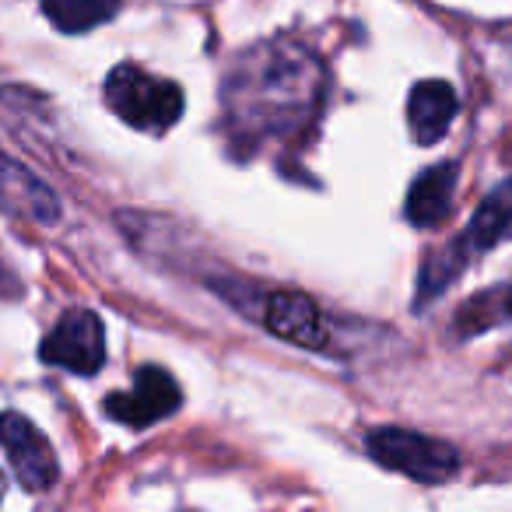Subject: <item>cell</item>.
<instances>
[{
  "label": "cell",
  "instance_id": "6da1fadb",
  "mask_svg": "<svg viewBox=\"0 0 512 512\" xmlns=\"http://www.w3.org/2000/svg\"><path fill=\"white\" fill-rule=\"evenodd\" d=\"M327 71L309 46L267 39L246 50L221 85L225 134L235 148L256 151L267 141L306 130L323 102Z\"/></svg>",
  "mask_w": 512,
  "mask_h": 512
},
{
  "label": "cell",
  "instance_id": "7a4b0ae2",
  "mask_svg": "<svg viewBox=\"0 0 512 512\" xmlns=\"http://www.w3.org/2000/svg\"><path fill=\"white\" fill-rule=\"evenodd\" d=\"M106 106L120 116L127 127L144 134H162L176 127L186 109L183 88L137 64H116L106 78Z\"/></svg>",
  "mask_w": 512,
  "mask_h": 512
},
{
  "label": "cell",
  "instance_id": "3957f363",
  "mask_svg": "<svg viewBox=\"0 0 512 512\" xmlns=\"http://www.w3.org/2000/svg\"><path fill=\"white\" fill-rule=\"evenodd\" d=\"M365 446L379 467L418 484H446L460 474V453L449 442L411 432V428H376Z\"/></svg>",
  "mask_w": 512,
  "mask_h": 512
},
{
  "label": "cell",
  "instance_id": "277c9868",
  "mask_svg": "<svg viewBox=\"0 0 512 512\" xmlns=\"http://www.w3.org/2000/svg\"><path fill=\"white\" fill-rule=\"evenodd\" d=\"M39 358L74 376H95L106 365V327L92 309H71L60 323L43 337Z\"/></svg>",
  "mask_w": 512,
  "mask_h": 512
},
{
  "label": "cell",
  "instance_id": "5b68a950",
  "mask_svg": "<svg viewBox=\"0 0 512 512\" xmlns=\"http://www.w3.org/2000/svg\"><path fill=\"white\" fill-rule=\"evenodd\" d=\"M183 407V390H179L176 376L162 365H141L134 379V390L109 393L106 414L127 428H151L155 421L169 418Z\"/></svg>",
  "mask_w": 512,
  "mask_h": 512
},
{
  "label": "cell",
  "instance_id": "8992f818",
  "mask_svg": "<svg viewBox=\"0 0 512 512\" xmlns=\"http://www.w3.org/2000/svg\"><path fill=\"white\" fill-rule=\"evenodd\" d=\"M0 446L8 453L11 470H15L18 484L32 495H43L57 484L60 467H57V453L46 442V435L32 425L25 414L18 411H4L0 414Z\"/></svg>",
  "mask_w": 512,
  "mask_h": 512
},
{
  "label": "cell",
  "instance_id": "52a82bcc",
  "mask_svg": "<svg viewBox=\"0 0 512 512\" xmlns=\"http://www.w3.org/2000/svg\"><path fill=\"white\" fill-rule=\"evenodd\" d=\"M260 320L274 337L299 344V348L323 351L330 344V330L323 323L320 306L302 292H285V288L271 292L264 299V309H260Z\"/></svg>",
  "mask_w": 512,
  "mask_h": 512
},
{
  "label": "cell",
  "instance_id": "ba28073f",
  "mask_svg": "<svg viewBox=\"0 0 512 512\" xmlns=\"http://www.w3.org/2000/svg\"><path fill=\"white\" fill-rule=\"evenodd\" d=\"M456 109H460V99H456L449 81H418L411 88V95H407V127H411V137L421 148L439 144L449 134V127H453Z\"/></svg>",
  "mask_w": 512,
  "mask_h": 512
},
{
  "label": "cell",
  "instance_id": "9c48e42d",
  "mask_svg": "<svg viewBox=\"0 0 512 512\" xmlns=\"http://www.w3.org/2000/svg\"><path fill=\"white\" fill-rule=\"evenodd\" d=\"M456 183H460V165L439 162L432 169L418 172L404 200V214L414 228H439L453 214Z\"/></svg>",
  "mask_w": 512,
  "mask_h": 512
},
{
  "label": "cell",
  "instance_id": "30bf717a",
  "mask_svg": "<svg viewBox=\"0 0 512 512\" xmlns=\"http://www.w3.org/2000/svg\"><path fill=\"white\" fill-rule=\"evenodd\" d=\"M512 235V176L505 183H498L488 197L481 200V207L470 218L467 232L460 235V246L467 249L470 256L484 253V249L498 246V242Z\"/></svg>",
  "mask_w": 512,
  "mask_h": 512
},
{
  "label": "cell",
  "instance_id": "8fae6325",
  "mask_svg": "<svg viewBox=\"0 0 512 512\" xmlns=\"http://www.w3.org/2000/svg\"><path fill=\"white\" fill-rule=\"evenodd\" d=\"M123 0H43V15L64 36H81L116 18Z\"/></svg>",
  "mask_w": 512,
  "mask_h": 512
},
{
  "label": "cell",
  "instance_id": "7c38bea8",
  "mask_svg": "<svg viewBox=\"0 0 512 512\" xmlns=\"http://www.w3.org/2000/svg\"><path fill=\"white\" fill-rule=\"evenodd\" d=\"M467 260H470V253L460 246V239L449 242L446 249H435V253L425 260V267H421V274H418V299H414V306L421 309V306H428L432 299H439V295L463 274Z\"/></svg>",
  "mask_w": 512,
  "mask_h": 512
},
{
  "label": "cell",
  "instance_id": "4fadbf2b",
  "mask_svg": "<svg viewBox=\"0 0 512 512\" xmlns=\"http://www.w3.org/2000/svg\"><path fill=\"white\" fill-rule=\"evenodd\" d=\"M498 299H502V309H505V316H509V320H512V285L505 288V292L498 295Z\"/></svg>",
  "mask_w": 512,
  "mask_h": 512
},
{
  "label": "cell",
  "instance_id": "5bb4252c",
  "mask_svg": "<svg viewBox=\"0 0 512 512\" xmlns=\"http://www.w3.org/2000/svg\"><path fill=\"white\" fill-rule=\"evenodd\" d=\"M0 498H4V474H0Z\"/></svg>",
  "mask_w": 512,
  "mask_h": 512
}]
</instances>
